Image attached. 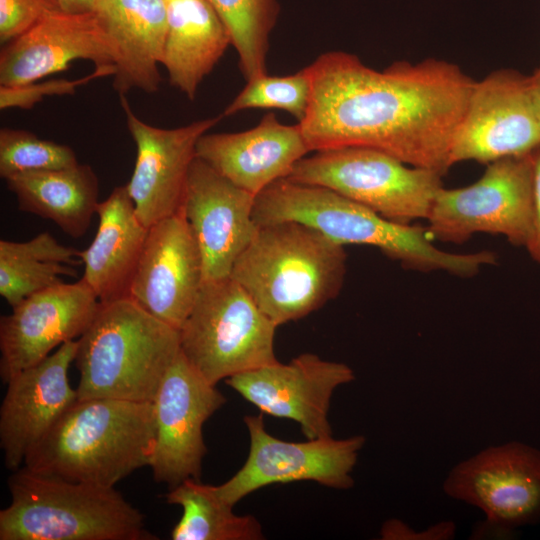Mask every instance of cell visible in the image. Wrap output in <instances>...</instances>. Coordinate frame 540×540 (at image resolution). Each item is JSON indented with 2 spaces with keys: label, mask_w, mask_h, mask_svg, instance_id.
Wrapping results in <instances>:
<instances>
[{
  "label": "cell",
  "mask_w": 540,
  "mask_h": 540,
  "mask_svg": "<svg viewBox=\"0 0 540 540\" xmlns=\"http://www.w3.org/2000/svg\"><path fill=\"white\" fill-rule=\"evenodd\" d=\"M77 60L95 67L114 66L112 42L93 11L63 10L4 44L0 53V85L17 86L64 71Z\"/></svg>",
  "instance_id": "obj_20"
},
{
  "label": "cell",
  "mask_w": 540,
  "mask_h": 540,
  "mask_svg": "<svg viewBox=\"0 0 540 540\" xmlns=\"http://www.w3.org/2000/svg\"><path fill=\"white\" fill-rule=\"evenodd\" d=\"M225 23L246 81L267 73L269 38L279 15L278 0H210Z\"/></svg>",
  "instance_id": "obj_28"
},
{
  "label": "cell",
  "mask_w": 540,
  "mask_h": 540,
  "mask_svg": "<svg viewBox=\"0 0 540 540\" xmlns=\"http://www.w3.org/2000/svg\"><path fill=\"white\" fill-rule=\"evenodd\" d=\"M91 11L114 48L113 87L118 94L157 92L167 34L165 0H95Z\"/></svg>",
  "instance_id": "obj_22"
},
{
  "label": "cell",
  "mask_w": 540,
  "mask_h": 540,
  "mask_svg": "<svg viewBox=\"0 0 540 540\" xmlns=\"http://www.w3.org/2000/svg\"><path fill=\"white\" fill-rule=\"evenodd\" d=\"M166 502L182 507L183 514L171 531L173 540H259L264 535L252 515L240 516L224 502L214 486L188 479L170 488Z\"/></svg>",
  "instance_id": "obj_27"
},
{
  "label": "cell",
  "mask_w": 540,
  "mask_h": 540,
  "mask_svg": "<svg viewBox=\"0 0 540 540\" xmlns=\"http://www.w3.org/2000/svg\"><path fill=\"white\" fill-rule=\"evenodd\" d=\"M180 350L179 330L130 297L100 303L77 339V399L153 402Z\"/></svg>",
  "instance_id": "obj_5"
},
{
  "label": "cell",
  "mask_w": 540,
  "mask_h": 540,
  "mask_svg": "<svg viewBox=\"0 0 540 540\" xmlns=\"http://www.w3.org/2000/svg\"><path fill=\"white\" fill-rule=\"evenodd\" d=\"M203 281L201 251L181 209L148 228L130 288L131 299L179 330Z\"/></svg>",
  "instance_id": "obj_17"
},
{
  "label": "cell",
  "mask_w": 540,
  "mask_h": 540,
  "mask_svg": "<svg viewBox=\"0 0 540 540\" xmlns=\"http://www.w3.org/2000/svg\"><path fill=\"white\" fill-rule=\"evenodd\" d=\"M162 66L170 84L193 100L229 45L230 33L210 0H165Z\"/></svg>",
  "instance_id": "obj_24"
},
{
  "label": "cell",
  "mask_w": 540,
  "mask_h": 540,
  "mask_svg": "<svg viewBox=\"0 0 540 540\" xmlns=\"http://www.w3.org/2000/svg\"><path fill=\"white\" fill-rule=\"evenodd\" d=\"M99 223L91 244L79 251L82 279L101 304L129 297L134 274L148 234L126 185L113 189L99 203Z\"/></svg>",
  "instance_id": "obj_23"
},
{
  "label": "cell",
  "mask_w": 540,
  "mask_h": 540,
  "mask_svg": "<svg viewBox=\"0 0 540 540\" xmlns=\"http://www.w3.org/2000/svg\"><path fill=\"white\" fill-rule=\"evenodd\" d=\"M455 524L451 521H442L424 531H414L400 520L387 521L381 530L383 539H415V540H446L455 535Z\"/></svg>",
  "instance_id": "obj_33"
},
{
  "label": "cell",
  "mask_w": 540,
  "mask_h": 540,
  "mask_svg": "<svg viewBox=\"0 0 540 540\" xmlns=\"http://www.w3.org/2000/svg\"><path fill=\"white\" fill-rule=\"evenodd\" d=\"M309 152L300 124L285 125L272 112L254 128L205 133L196 144V157L254 196L287 178Z\"/></svg>",
  "instance_id": "obj_21"
},
{
  "label": "cell",
  "mask_w": 540,
  "mask_h": 540,
  "mask_svg": "<svg viewBox=\"0 0 540 540\" xmlns=\"http://www.w3.org/2000/svg\"><path fill=\"white\" fill-rule=\"evenodd\" d=\"M0 540H151L142 513L115 487L68 481L25 468L8 479Z\"/></svg>",
  "instance_id": "obj_6"
},
{
  "label": "cell",
  "mask_w": 540,
  "mask_h": 540,
  "mask_svg": "<svg viewBox=\"0 0 540 540\" xmlns=\"http://www.w3.org/2000/svg\"><path fill=\"white\" fill-rule=\"evenodd\" d=\"M119 96L137 151L126 186L139 219L150 228L180 210L188 173L196 157V144L222 116L172 129L160 128L140 119L125 95Z\"/></svg>",
  "instance_id": "obj_16"
},
{
  "label": "cell",
  "mask_w": 540,
  "mask_h": 540,
  "mask_svg": "<svg viewBox=\"0 0 540 540\" xmlns=\"http://www.w3.org/2000/svg\"><path fill=\"white\" fill-rule=\"evenodd\" d=\"M354 379L348 365L303 353L287 364L277 361L225 382L261 412L294 420L307 439H319L332 437L328 411L333 392Z\"/></svg>",
  "instance_id": "obj_14"
},
{
  "label": "cell",
  "mask_w": 540,
  "mask_h": 540,
  "mask_svg": "<svg viewBox=\"0 0 540 540\" xmlns=\"http://www.w3.org/2000/svg\"><path fill=\"white\" fill-rule=\"evenodd\" d=\"M156 438L153 402L77 399L26 454L28 470L107 487L149 466Z\"/></svg>",
  "instance_id": "obj_3"
},
{
  "label": "cell",
  "mask_w": 540,
  "mask_h": 540,
  "mask_svg": "<svg viewBox=\"0 0 540 540\" xmlns=\"http://www.w3.org/2000/svg\"><path fill=\"white\" fill-rule=\"evenodd\" d=\"M311 90L308 67L285 76L266 73L248 80L221 116H231L247 109H278L288 112L299 123L306 116Z\"/></svg>",
  "instance_id": "obj_29"
},
{
  "label": "cell",
  "mask_w": 540,
  "mask_h": 540,
  "mask_svg": "<svg viewBox=\"0 0 540 540\" xmlns=\"http://www.w3.org/2000/svg\"><path fill=\"white\" fill-rule=\"evenodd\" d=\"M311 98L299 122L311 151L362 147L445 175L475 81L438 59L396 61L382 71L330 51L307 66Z\"/></svg>",
  "instance_id": "obj_1"
},
{
  "label": "cell",
  "mask_w": 540,
  "mask_h": 540,
  "mask_svg": "<svg viewBox=\"0 0 540 540\" xmlns=\"http://www.w3.org/2000/svg\"><path fill=\"white\" fill-rule=\"evenodd\" d=\"M225 402L180 350L153 400L156 438L149 466L157 483L173 488L188 479L200 480L207 452L203 425Z\"/></svg>",
  "instance_id": "obj_13"
},
{
  "label": "cell",
  "mask_w": 540,
  "mask_h": 540,
  "mask_svg": "<svg viewBox=\"0 0 540 540\" xmlns=\"http://www.w3.org/2000/svg\"><path fill=\"white\" fill-rule=\"evenodd\" d=\"M76 349L77 340L68 341L6 383L0 408V445L4 464L12 472L24 464L31 447L77 400L68 377Z\"/></svg>",
  "instance_id": "obj_19"
},
{
  "label": "cell",
  "mask_w": 540,
  "mask_h": 540,
  "mask_svg": "<svg viewBox=\"0 0 540 540\" xmlns=\"http://www.w3.org/2000/svg\"><path fill=\"white\" fill-rule=\"evenodd\" d=\"M344 246L296 221L259 225L230 277L277 326L336 298L344 283Z\"/></svg>",
  "instance_id": "obj_4"
},
{
  "label": "cell",
  "mask_w": 540,
  "mask_h": 540,
  "mask_svg": "<svg viewBox=\"0 0 540 540\" xmlns=\"http://www.w3.org/2000/svg\"><path fill=\"white\" fill-rule=\"evenodd\" d=\"M60 10L57 0H0V42H10Z\"/></svg>",
  "instance_id": "obj_32"
},
{
  "label": "cell",
  "mask_w": 540,
  "mask_h": 540,
  "mask_svg": "<svg viewBox=\"0 0 540 540\" xmlns=\"http://www.w3.org/2000/svg\"><path fill=\"white\" fill-rule=\"evenodd\" d=\"M79 250L43 232L25 242L0 240V295L13 308L28 296L77 276Z\"/></svg>",
  "instance_id": "obj_26"
},
{
  "label": "cell",
  "mask_w": 540,
  "mask_h": 540,
  "mask_svg": "<svg viewBox=\"0 0 540 540\" xmlns=\"http://www.w3.org/2000/svg\"><path fill=\"white\" fill-rule=\"evenodd\" d=\"M532 104L540 124V66L527 76Z\"/></svg>",
  "instance_id": "obj_35"
},
{
  "label": "cell",
  "mask_w": 540,
  "mask_h": 540,
  "mask_svg": "<svg viewBox=\"0 0 540 540\" xmlns=\"http://www.w3.org/2000/svg\"><path fill=\"white\" fill-rule=\"evenodd\" d=\"M253 219L258 226L296 221L343 246H373L408 270L445 271L470 278L497 260L496 254L487 250L446 252L431 242L425 228L388 220L329 188L287 178L275 181L256 196Z\"/></svg>",
  "instance_id": "obj_2"
},
{
  "label": "cell",
  "mask_w": 540,
  "mask_h": 540,
  "mask_svg": "<svg viewBox=\"0 0 540 540\" xmlns=\"http://www.w3.org/2000/svg\"><path fill=\"white\" fill-rule=\"evenodd\" d=\"M21 211L54 222L74 239L88 230L99 206V181L88 164L14 174L4 179Z\"/></svg>",
  "instance_id": "obj_25"
},
{
  "label": "cell",
  "mask_w": 540,
  "mask_h": 540,
  "mask_svg": "<svg viewBox=\"0 0 540 540\" xmlns=\"http://www.w3.org/2000/svg\"><path fill=\"white\" fill-rule=\"evenodd\" d=\"M442 176L379 150L344 147L305 156L287 179L329 188L388 220L411 224L426 220Z\"/></svg>",
  "instance_id": "obj_8"
},
{
  "label": "cell",
  "mask_w": 540,
  "mask_h": 540,
  "mask_svg": "<svg viewBox=\"0 0 540 540\" xmlns=\"http://www.w3.org/2000/svg\"><path fill=\"white\" fill-rule=\"evenodd\" d=\"M278 326L230 276L205 280L179 329L180 349L208 382L277 362Z\"/></svg>",
  "instance_id": "obj_7"
},
{
  "label": "cell",
  "mask_w": 540,
  "mask_h": 540,
  "mask_svg": "<svg viewBox=\"0 0 540 540\" xmlns=\"http://www.w3.org/2000/svg\"><path fill=\"white\" fill-rule=\"evenodd\" d=\"M100 302L81 278L34 293L0 319V376L6 384L62 344L78 339Z\"/></svg>",
  "instance_id": "obj_15"
},
{
  "label": "cell",
  "mask_w": 540,
  "mask_h": 540,
  "mask_svg": "<svg viewBox=\"0 0 540 540\" xmlns=\"http://www.w3.org/2000/svg\"><path fill=\"white\" fill-rule=\"evenodd\" d=\"M531 153L487 164L483 175L468 186L442 187L426 218L429 235L460 244L477 233L497 234L525 247L534 216Z\"/></svg>",
  "instance_id": "obj_9"
},
{
  "label": "cell",
  "mask_w": 540,
  "mask_h": 540,
  "mask_svg": "<svg viewBox=\"0 0 540 540\" xmlns=\"http://www.w3.org/2000/svg\"><path fill=\"white\" fill-rule=\"evenodd\" d=\"M255 198L203 160H193L180 209L200 248L204 281L229 277L252 241L258 228L253 219Z\"/></svg>",
  "instance_id": "obj_18"
},
{
  "label": "cell",
  "mask_w": 540,
  "mask_h": 540,
  "mask_svg": "<svg viewBox=\"0 0 540 540\" xmlns=\"http://www.w3.org/2000/svg\"><path fill=\"white\" fill-rule=\"evenodd\" d=\"M538 146L540 124L527 76L499 69L475 81L453 139L450 166L465 161L487 165L530 154Z\"/></svg>",
  "instance_id": "obj_11"
},
{
  "label": "cell",
  "mask_w": 540,
  "mask_h": 540,
  "mask_svg": "<svg viewBox=\"0 0 540 540\" xmlns=\"http://www.w3.org/2000/svg\"><path fill=\"white\" fill-rule=\"evenodd\" d=\"M531 156L534 171V216L531 235L525 248L540 264V146L531 153Z\"/></svg>",
  "instance_id": "obj_34"
},
{
  "label": "cell",
  "mask_w": 540,
  "mask_h": 540,
  "mask_svg": "<svg viewBox=\"0 0 540 540\" xmlns=\"http://www.w3.org/2000/svg\"><path fill=\"white\" fill-rule=\"evenodd\" d=\"M61 9L66 12L79 13L91 11L95 0H57Z\"/></svg>",
  "instance_id": "obj_36"
},
{
  "label": "cell",
  "mask_w": 540,
  "mask_h": 540,
  "mask_svg": "<svg viewBox=\"0 0 540 540\" xmlns=\"http://www.w3.org/2000/svg\"><path fill=\"white\" fill-rule=\"evenodd\" d=\"M250 437L248 457L229 480L214 486L218 496L234 506L250 493L275 483L315 481L334 489H349L351 472L365 444L361 435L345 439L333 437L289 442L269 434L262 414L246 415Z\"/></svg>",
  "instance_id": "obj_10"
},
{
  "label": "cell",
  "mask_w": 540,
  "mask_h": 540,
  "mask_svg": "<svg viewBox=\"0 0 540 540\" xmlns=\"http://www.w3.org/2000/svg\"><path fill=\"white\" fill-rule=\"evenodd\" d=\"M444 492L486 515L501 532L540 522V451L520 442L488 447L458 463Z\"/></svg>",
  "instance_id": "obj_12"
},
{
  "label": "cell",
  "mask_w": 540,
  "mask_h": 540,
  "mask_svg": "<svg viewBox=\"0 0 540 540\" xmlns=\"http://www.w3.org/2000/svg\"><path fill=\"white\" fill-rule=\"evenodd\" d=\"M79 163L74 150L64 144L39 138L32 132L2 128L0 130V176L59 169Z\"/></svg>",
  "instance_id": "obj_30"
},
{
  "label": "cell",
  "mask_w": 540,
  "mask_h": 540,
  "mask_svg": "<svg viewBox=\"0 0 540 540\" xmlns=\"http://www.w3.org/2000/svg\"><path fill=\"white\" fill-rule=\"evenodd\" d=\"M114 66L95 67L94 71L78 79H50L17 86L0 85V109H31L45 97L74 94L76 90L97 78L112 76Z\"/></svg>",
  "instance_id": "obj_31"
}]
</instances>
